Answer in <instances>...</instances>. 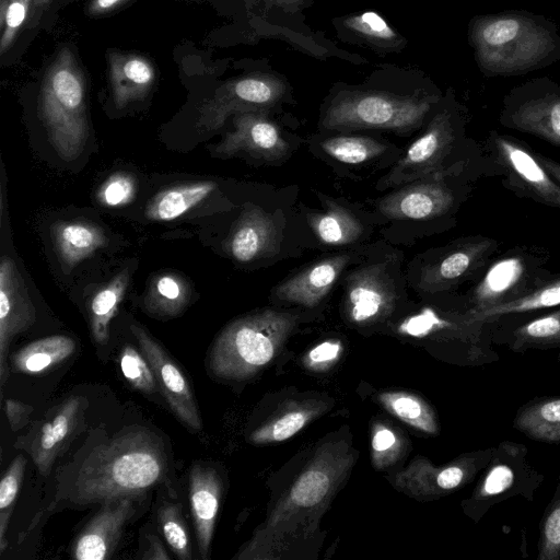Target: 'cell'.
<instances>
[{
  "instance_id": "cell-1",
  "label": "cell",
  "mask_w": 560,
  "mask_h": 560,
  "mask_svg": "<svg viewBox=\"0 0 560 560\" xmlns=\"http://www.w3.org/2000/svg\"><path fill=\"white\" fill-rule=\"evenodd\" d=\"M479 71L487 78L529 73L560 60V27L523 10L478 14L467 28Z\"/></svg>"
},
{
  "instance_id": "cell-2",
  "label": "cell",
  "mask_w": 560,
  "mask_h": 560,
  "mask_svg": "<svg viewBox=\"0 0 560 560\" xmlns=\"http://www.w3.org/2000/svg\"><path fill=\"white\" fill-rule=\"evenodd\" d=\"M163 444L152 431L133 427L95 447L83 460L73 485L78 503L103 505L135 497L166 471Z\"/></svg>"
},
{
  "instance_id": "cell-3",
  "label": "cell",
  "mask_w": 560,
  "mask_h": 560,
  "mask_svg": "<svg viewBox=\"0 0 560 560\" xmlns=\"http://www.w3.org/2000/svg\"><path fill=\"white\" fill-rule=\"evenodd\" d=\"M442 97L434 86L408 92L368 84L342 86L327 101L322 125L327 129L409 131L422 125Z\"/></svg>"
},
{
  "instance_id": "cell-4",
  "label": "cell",
  "mask_w": 560,
  "mask_h": 560,
  "mask_svg": "<svg viewBox=\"0 0 560 560\" xmlns=\"http://www.w3.org/2000/svg\"><path fill=\"white\" fill-rule=\"evenodd\" d=\"M39 113L58 155L69 162L79 158L89 136L86 82L69 48H62L46 70Z\"/></svg>"
},
{
  "instance_id": "cell-5",
  "label": "cell",
  "mask_w": 560,
  "mask_h": 560,
  "mask_svg": "<svg viewBox=\"0 0 560 560\" xmlns=\"http://www.w3.org/2000/svg\"><path fill=\"white\" fill-rule=\"evenodd\" d=\"M296 318L265 310L230 323L214 339L208 354L210 373L224 380H245L278 352Z\"/></svg>"
},
{
  "instance_id": "cell-6",
  "label": "cell",
  "mask_w": 560,
  "mask_h": 560,
  "mask_svg": "<svg viewBox=\"0 0 560 560\" xmlns=\"http://www.w3.org/2000/svg\"><path fill=\"white\" fill-rule=\"evenodd\" d=\"M549 256L541 248L516 247L492 260L470 293L471 307L478 312L518 299L550 275Z\"/></svg>"
},
{
  "instance_id": "cell-7",
  "label": "cell",
  "mask_w": 560,
  "mask_h": 560,
  "mask_svg": "<svg viewBox=\"0 0 560 560\" xmlns=\"http://www.w3.org/2000/svg\"><path fill=\"white\" fill-rule=\"evenodd\" d=\"M441 106L424 132L408 148L406 154L377 184L378 189L422 179L439 172L456 140V124L462 120L452 91L441 100Z\"/></svg>"
},
{
  "instance_id": "cell-8",
  "label": "cell",
  "mask_w": 560,
  "mask_h": 560,
  "mask_svg": "<svg viewBox=\"0 0 560 560\" xmlns=\"http://www.w3.org/2000/svg\"><path fill=\"white\" fill-rule=\"evenodd\" d=\"M349 465L350 462L346 456L339 459L337 453L330 450L326 453L318 452L313 463L296 479L287 497L276 506L265 530L272 529L276 534L294 533L298 522L311 515V511L325 508L337 487V481Z\"/></svg>"
},
{
  "instance_id": "cell-9",
  "label": "cell",
  "mask_w": 560,
  "mask_h": 560,
  "mask_svg": "<svg viewBox=\"0 0 560 560\" xmlns=\"http://www.w3.org/2000/svg\"><path fill=\"white\" fill-rule=\"evenodd\" d=\"M285 80L275 73L253 72L226 81L199 109L196 128L200 133L220 129L229 116L247 112H265L285 95Z\"/></svg>"
},
{
  "instance_id": "cell-10",
  "label": "cell",
  "mask_w": 560,
  "mask_h": 560,
  "mask_svg": "<svg viewBox=\"0 0 560 560\" xmlns=\"http://www.w3.org/2000/svg\"><path fill=\"white\" fill-rule=\"evenodd\" d=\"M499 120L560 147V84L540 77L514 86L503 98Z\"/></svg>"
},
{
  "instance_id": "cell-11",
  "label": "cell",
  "mask_w": 560,
  "mask_h": 560,
  "mask_svg": "<svg viewBox=\"0 0 560 560\" xmlns=\"http://www.w3.org/2000/svg\"><path fill=\"white\" fill-rule=\"evenodd\" d=\"M487 148L504 177V185L518 196L560 209V184L544 168L527 143L490 132Z\"/></svg>"
},
{
  "instance_id": "cell-12",
  "label": "cell",
  "mask_w": 560,
  "mask_h": 560,
  "mask_svg": "<svg viewBox=\"0 0 560 560\" xmlns=\"http://www.w3.org/2000/svg\"><path fill=\"white\" fill-rule=\"evenodd\" d=\"M523 444L502 442L494 448L472 494V506L482 515L491 506L517 495H529L541 483Z\"/></svg>"
},
{
  "instance_id": "cell-13",
  "label": "cell",
  "mask_w": 560,
  "mask_h": 560,
  "mask_svg": "<svg viewBox=\"0 0 560 560\" xmlns=\"http://www.w3.org/2000/svg\"><path fill=\"white\" fill-rule=\"evenodd\" d=\"M141 352L155 375L159 389L176 418L194 432L202 429V421L194 392L182 369L167 351L142 327L130 326Z\"/></svg>"
},
{
  "instance_id": "cell-14",
  "label": "cell",
  "mask_w": 560,
  "mask_h": 560,
  "mask_svg": "<svg viewBox=\"0 0 560 560\" xmlns=\"http://www.w3.org/2000/svg\"><path fill=\"white\" fill-rule=\"evenodd\" d=\"M499 243L487 236L457 240L422 269L419 285L431 293L448 290L485 270Z\"/></svg>"
},
{
  "instance_id": "cell-15",
  "label": "cell",
  "mask_w": 560,
  "mask_h": 560,
  "mask_svg": "<svg viewBox=\"0 0 560 560\" xmlns=\"http://www.w3.org/2000/svg\"><path fill=\"white\" fill-rule=\"evenodd\" d=\"M35 308L15 264L3 257L0 264V385L4 387L9 369L8 350L13 338L35 322Z\"/></svg>"
},
{
  "instance_id": "cell-16",
  "label": "cell",
  "mask_w": 560,
  "mask_h": 560,
  "mask_svg": "<svg viewBox=\"0 0 560 560\" xmlns=\"http://www.w3.org/2000/svg\"><path fill=\"white\" fill-rule=\"evenodd\" d=\"M84 398L71 396L62 401L49 420L33 430L23 446L42 475H48L56 458L70 439L78 432L83 420Z\"/></svg>"
},
{
  "instance_id": "cell-17",
  "label": "cell",
  "mask_w": 560,
  "mask_h": 560,
  "mask_svg": "<svg viewBox=\"0 0 560 560\" xmlns=\"http://www.w3.org/2000/svg\"><path fill=\"white\" fill-rule=\"evenodd\" d=\"M234 130L214 148V154L231 156L246 152L265 161H277L288 151L279 128L262 112L234 115Z\"/></svg>"
},
{
  "instance_id": "cell-18",
  "label": "cell",
  "mask_w": 560,
  "mask_h": 560,
  "mask_svg": "<svg viewBox=\"0 0 560 560\" xmlns=\"http://www.w3.org/2000/svg\"><path fill=\"white\" fill-rule=\"evenodd\" d=\"M133 497L104 504L78 535L72 557L78 560H105L112 557L124 527L135 512Z\"/></svg>"
},
{
  "instance_id": "cell-19",
  "label": "cell",
  "mask_w": 560,
  "mask_h": 560,
  "mask_svg": "<svg viewBox=\"0 0 560 560\" xmlns=\"http://www.w3.org/2000/svg\"><path fill=\"white\" fill-rule=\"evenodd\" d=\"M452 190L440 179L420 180L402 187L378 202L390 219L429 220L446 213L454 205Z\"/></svg>"
},
{
  "instance_id": "cell-20",
  "label": "cell",
  "mask_w": 560,
  "mask_h": 560,
  "mask_svg": "<svg viewBox=\"0 0 560 560\" xmlns=\"http://www.w3.org/2000/svg\"><path fill=\"white\" fill-rule=\"evenodd\" d=\"M222 491V481L215 469L195 465L189 472V503L195 524L199 553L209 558Z\"/></svg>"
},
{
  "instance_id": "cell-21",
  "label": "cell",
  "mask_w": 560,
  "mask_h": 560,
  "mask_svg": "<svg viewBox=\"0 0 560 560\" xmlns=\"http://www.w3.org/2000/svg\"><path fill=\"white\" fill-rule=\"evenodd\" d=\"M332 25L342 42L366 47L381 55L397 54L407 46V39L374 11L335 18Z\"/></svg>"
},
{
  "instance_id": "cell-22",
  "label": "cell",
  "mask_w": 560,
  "mask_h": 560,
  "mask_svg": "<svg viewBox=\"0 0 560 560\" xmlns=\"http://www.w3.org/2000/svg\"><path fill=\"white\" fill-rule=\"evenodd\" d=\"M107 59L112 98L117 108H124L150 93L156 80V70L147 57L113 50Z\"/></svg>"
},
{
  "instance_id": "cell-23",
  "label": "cell",
  "mask_w": 560,
  "mask_h": 560,
  "mask_svg": "<svg viewBox=\"0 0 560 560\" xmlns=\"http://www.w3.org/2000/svg\"><path fill=\"white\" fill-rule=\"evenodd\" d=\"M393 289L380 268L369 267L351 273L347 281L346 300L350 318L364 323L388 312L395 300Z\"/></svg>"
},
{
  "instance_id": "cell-24",
  "label": "cell",
  "mask_w": 560,
  "mask_h": 560,
  "mask_svg": "<svg viewBox=\"0 0 560 560\" xmlns=\"http://www.w3.org/2000/svg\"><path fill=\"white\" fill-rule=\"evenodd\" d=\"M349 260L348 255L322 259L281 282L275 294L290 303L315 306L328 293Z\"/></svg>"
},
{
  "instance_id": "cell-25",
  "label": "cell",
  "mask_w": 560,
  "mask_h": 560,
  "mask_svg": "<svg viewBox=\"0 0 560 560\" xmlns=\"http://www.w3.org/2000/svg\"><path fill=\"white\" fill-rule=\"evenodd\" d=\"M276 240L273 222L258 208L242 213L228 240V250L241 262L259 258L272 248Z\"/></svg>"
},
{
  "instance_id": "cell-26",
  "label": "cell",
  "mask_w": 560,
  "mask_h": 560,
  "mask_svg": "<svg viewBox=\"0 0 560 560\" xmlns=\"http://www.w3.org/2000/svg\"><path fill=\"white\" fill-rule=\"evenodd\" d=\"M56 252L62 265L71 270L96 249L107 244L104 231L85 221H62L51 228Z\"/></svg>"
},
{
  "instance_id": "cell-27",
  "label": "cell",
  "mask_w": 560,
  "mask_h": 560,
  "mask_svg": "<svg viewBox=\"0 0 560 560\" xmlns=\"http://www.w3.org/2000/svg\"><path fill=\"white\" fill-rule=\"evenodd\" d=\"M560 305V272L550 273L525 295L513 301L488 307L474 313H466L471 322L489 323L502 316L527 313Z\"/></svg>"
},
{
  "instance_id": "cell-28",
  "label": "cell",
  "mask_w": 560,
  "mask_h": 560,
  "mask_svg": "<svg viewBox=\"0 0 560 560\" xmlns=\"http://www.w3.org/2000/svg\"><path fill=\"white\" fill-rule=\"evenodd\" d=\"M75 341L63 335L35 340L12 355L14 372L39 374L63 362L75 351Z\"/></svg>"
},
{
  "instance_id": "cell-29",
  "label": "cell",
  "mask_w": 560,
  "mask_h": 560,
  "mask_svg": "<svg viewBox=\"0 0 560 560\" xmlns=\"http://www.w3.org/2000/svg\"><path fill=\"white\" fill-rule=\"evenodd\" d=\"M217 184L212 180L172 187L156 195L147 209V217L156 221H172L205 200Z\"/></svg>"
},
{
  "instance_id": "cell-30",
  "label": "cell",
  "mask_w": 560,
  "mask_h": 560,
  "mask_svg": "<svg viewBox=\"0 0 560 560\" xmlns=\"http://www.w3.org/2000/svg\"><path fill=\"white\" fill-rule=\"evenodd\" d=\"M514 427L532 440L560 442V397L530 401L522 407Z\"/></svg>"
},
{
  "instance_id": "cell-31",
  "label": "cell",
  "mask_w": 560,
  "mask_h": 560,
  "mask_svg": "<svg viewBox=\"0 0 560 560\" xmlns=\"http://www.w3.org/2000/svg\"><path fill=\"white\" fill-rule=\"evenodd\" d=\"M308 222L317 237L329 245L352 243L363 231L353 213L332 201H328L325 211L310 213Z\"/></svg>"
},
{
  "instance_id": "cell-32",
  "label": "cell",
  "mask_w": 560,
  "mask_h": 560,
  "mask_svg": "<svg viewBox=\"0 0 560 560\" xmlns=\"http://www.w3.org/2000/svg\"><path fill=\"white\" fill-rule=\"evenodd\" d=\"M128 284L127 270L117 275L91 301V331L95 342L104 345L109 336V323L115 316Z\"/></svg>"
},
{
  "instance_id": "cell-33",
  "label": "cell",
  "mask_w": 560,
  "mask_h": 560,
  "mask_svg": "<svg viewBox=\"0 0 560 560\" xmlns=\"http://www.w3.org/2000/svg\"><path fill=\"white\" fill-rule=\"evenodd\" d=\"M382 405L397 418L423 432H438V422L432 408L418 396L405 392L380 395Z\"/></svg>"
},
{
  "instance_id": "cell-34",
  "label": "cell",
  "mask_w": 560,
  "mask_h": 560,
  "mask_svg": "<svg viewBox=\"0 0 560 560\" xmlns=\"http://www.w3.org/2000/svg\"><path fill=\"white\" fill-rule=\"evenodd\" d=\"M560 346V310L533 319L513 332L514 351Z\"/></svg>"
},
{
  "instance_id": "cell-35",
  "label": "cell",
  "mask_w": 560,
  "mask_h": 560,
  "mask_svg": "<svg viewBox=\"0 0 560 560\" xmlns=\"http://www.w3.org/2000/svg\"><path fill=\"white\" fill-rule=\"evenodd\" d=\"M320 148L332 159L347 164L366 162L386 150L384 143L359 136L327 138L320 142Z\"/></svg>"
},
{
  "instance_id": "cell-36",
  "label": "cell",
  "mask_w": 560,
  "mask_h": 560,
  "mask_svg": "<svg viewBox=\"0 0 560 560\" xmlns=\"http://www.w3.org/2000/svg\"><path fill=\"white\" fill-rule=\"evenodd\" d=\"M50 0H10L0 22V52L4 55L22 30L37 18Z\"/></svg>"
},
{
  "instance_id": "cell-37",
  "label": "cell",
  "mask_w": 560,
  "mask_h": 560,
  "mask_svg": "<svg viewBox=\"0 0 560 560\" xmlns=\"http://www.w3.org/2000/svg\"><path fill=\"white\" fill-rule=\"evenodd\" d=\"M187 295L186 285L180 278L163 275L154 281L145 305L151 313L174 316L185 306Z\"/></svg>"
},
{
  "instance_id": "cell-38",
  "label": "cell",
  "mask_w": 560,
  "mask_h": 560,
  "mask_svg": "<svg viewBox=\"0 0 560 560\" xmlns=\"http://www.w3.org/2000/svg\"><path fill=\"white\" fill-rule=\"evenodd\" d=\"M26 466L25 457L20 454L5 470L0 482V551L7 547L5 533L12 510L20 492Z\"/></svg>"
},
{
  "instance_id": "cell-39",
  "label": "cell",
  "mask_w": 560,
  "mask_h": 560,
  "mask_svg": "<svg viewBox=\"0 0 560 560\" xmlns=\"http://www.w3.org/2000/svg\"><path fill=\"white\" fill-rule=\"evenodd\" d=\"M160 523L164 538L172 551L180 560H190V539L180 505L165 503L160 510Z\"/></svg>"
},
{
  "instance_id": "cell-40",
  "label": "cell",
  "mask_w": 560,
  "mask_h": 560,
  "mask_svg": "<svg viewBox=\"0 0 560 560\" xmlns=\"http://www.w3.org/2000/svg\"><path fill=\"white\" fill-rule=\"evenodd\" d=\"M314 410L295 408L259 428L250 435L255 443L280 442L294 435L312 418Z\"/></svg>"
},
{
  "instance_id": "cell-41",
  "label": "cell",
  "mask_w": 560,
  "mask_h": 560,
  "mask_svg": "<svg viewBox=\"0 0 560 560\" xmlns=\"http://www.w3.org/2000/svg\"><path fill=\"white\" fill-rule=\"evenodd\" d=\"M538 560H560V477L540 523Z\"/></svg>"
},
{
  "instance_id": "cell-42",
  "label": "cell",
  "mask_w": 560,
  "mask_h": 560,
  "mask_svg": "<svg viewBox=\"0 0 560 560\" xmlns=\"http://www.w3.org/2000/svg\"><path fill=\"white\" fill-rule=\"evenodd\" d=\"M120 370L125 378L138 390L153 394L158 382L147 358L132 346H126L119 358Z\"/></svg>"
},
{
  "instance_id": "cell-43",
  "label": "cell",
  "mask_w": 560,
  "mask_h": 560,
  "mask_svg": "<svg viewBox=\"0 0 560 560\" xmlns=\"http://www.w3.org/2000/svg\"><path fill=\"white\" fill-rule=\"evenodd\" d=\"M400 444L395 433L384 427L377 425L372 438V458L377 468L393 464L399 455Z\"/></svg>"
},
{
  "instance_id": "cell-44",
  "label": "cell",
  "mask_w": 560,
  "mask_h": 560,
  "mask_svg": "<svg viewBox=\"0 0 560 560\" xmlns=\"http://www.w3.org/2000/svg\"><path fill=\"white\" fill-rule=\"evenodd\" d=\"M133 194V179L125 174H115L101 186L97 197L104 206L119 207L128 203Z\"/></svg>"
},
{
  "instance_id": "cell-45",
  "label": "cell",
  "mask_w": 560,
  "mask_h": 560,
  "mask_svg": "<svg viewBox=\"0 0 560 560\" xmlns=\"http://www.w3.org/2000/svg\"><path fill=\"white\" fill-rule=\"evenodd\" d=\"M445 326H447L446 322L440 319L432 311L427 310L420 315L405 322L400 330L411 336L421 337Z\"/></svg>"
},
{
  "instance_id": "cell-46",
  "label": "cell",
  "mask_w": 560,
  "mask_h": 560,
  "mask_svg": "<svg viewBox=\"0 0 560 560\" xmlns=\"http://www.w3.org/2000/svg\"><path fill=\"white\" fill-rule=\"evenodd\" d=\"M4 411L11 429L16 431L25 425L33 408L20 400L7 399L4 401Z\"/></svg>"
},
{
  "instance_id": "cell-47",
  "label": "cell",
  "mask_w": 560,
  "mask_h": 560,
  "mask_svg": "<svg viewBox=\"0 0 560 560\" xmlns=\"http://www.w3.org/2000/svg\"><path fill=\"white\" fill-rule=\"evenodd\" d=\"M341 346L338 341H325L313 348L307 360L313 365H322L336 360L340 353Z\"/></svg>"
},
{
  "instance_id": "cell-48",
  "label": "cell",
  "mask_w": 560,
  "mask_h": 560,
  "mask_svg": "<svg viewBox=\"0 0 560 560\" xmlns=\"http://www.w3.org/2000/svg\"><path fill=\"white\" fill-rule=\"evenodd\" d=\"M130 0H92L88 7V13L93 16L110 13Z\"/></svg>"
},
{
  "instance_id": "cell-49",
  "label": "cell",
  "mask_w": 560,
  "mask_h": 560,
  "mask_svg": "<svg viewBox=\"0 0 560 560\" xmlns=\"http://www.w3.org/2000/svg\"><path fill=\"white\" fill-rule=\"evenodd\" d=\"M536 156L544 168L550 174V176H552V178L558 184H560V163L541 154L536 153Z\"/></svg>"
},
{
  "instance_id": "cell-50",
  "label": "cell",
  "mask_w": 560,
  "mask_h": 560,
  "mask_svg": "<svg viewBox=\"0 0 560 560\" xmlns=\"http://www.w3.org/2000/svg\"><path fill=\"white\" fill-rule=\"evenodd\" d=\"M271 5L294 13L304 7V0H267Z\"/></svg>"
},
{
  "instance_id": "cell-51",
  "label": "cell",
  "mask_w": 560,
  "mask_h": 560,
  "mask_svg": "<svg viewBox=\"0 0 560 560\" xmlns=\"http://www.w3.org/2000/svg\"><path fill=\"white\" fill-rule=\"evenodd\" d=\"M149 553L144 556V558L149 559H170L168 555L165 552L164 548L160 544L159 540L153 541L150 549L148 550Z\"/></svg>"
},
{
  "instance_id": "cell-52",
  "label": "cell",
  "mask_w": 560,
  "mask_h": 560,
  "mask_svg": "<svg viewBox=\"0 0 560 560\" xmlns=\"http://www.w3.org/2000/svg\"><path fill=\"white\" fill-rule=\"evenodd\" d=\"M9 1L10 0H0V22L4 18V13H5Z\"/></svg>"
},
{
  "instance_id": "cell-53",
  "label": "cell",
  "mask_w": 560,
  "mask_h": 560,
  "mask_svg": "<svg viewBox=\"0 0 560 560\" xmlns=\"http://www.w3.org/2000/svg\"><path fill=\"white\" fill-rule=\"evenodd\" d=\"M559 360H560V355H559Z\"/></svg>"
}]
</instances>
